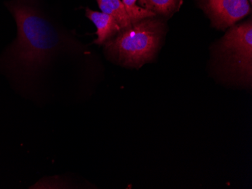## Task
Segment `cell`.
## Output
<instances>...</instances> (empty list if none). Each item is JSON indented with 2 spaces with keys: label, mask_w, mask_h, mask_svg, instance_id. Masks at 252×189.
I'll list each match as a JSON object with an SVG mask.
<instances>
[{
  "label": "cell",
  "mask_w": 252,
  "mask_h": 189,
  "mask_svg": "<svg viewBox=\"0 0 252 189\" xmlns=\"http://www.w3.org/2000/svg\"><path fill=\"white\" fill-rule=\"evenodd\" d=\"M5 5L18 28L16 39L2 56L5 68L28 81L45 76L64 58L74 39L45 0H10Z\"/></svg>",
  "instance_id": "6da1fadb"
},
{
  "label": "cell",
  "mask_w": 252,
  "mask_h": 189,
  "mask_svg": "<svg viewBox=\"0 0 252 189\" xmlns=\"http://www.w3.org/2000/svg\"><path fill=\"white\" fill-rule=\"evenodd\" d=\"M165 34L162 17L147 18L123 28L103 45L109 60L128 68H141L152 61Z\"/></svg>",
  "instance_id": "7a4b0ae2"
},
{
  "label": "cell",
  "mask_w": 252,
  "mask_h": 189,
  "mask_svg": "<svg viewBox=\"0 0 252 189\" xmlns=\"http://www.w3.org/2000/svg\"><path fill=\"white\" fill-rule=\"evenodd\" d=\"M217 57L240 82L251 85L252 79V21L233 25L219 41Z\"/></svg>",
  "instance_id": "3957f363"
},
{
  "label": "cell",
  "mask_w": 252,
  "mask_h": 189,
  "mask_svg": "<svg viewBox=\"0 0 252 189\" xmlns=\"http://www.w3.org/2000/svg\"><path fill=\"white\" fill-rule=\"evenodd\" d=\"M212 27L224 30L252 12L249 0H199Z\"/></svg>",
  "instance_id": "277c9868"
},
{
  "label": "cell",
  "mask_w": 252,
  "mask_h": 189,
  "mask_svg": "<svg viewBox=\"0 0 252 189\" xmlns=\"http://www.w3.org/2000/svg\"><path fill=\"white\" fill-rule=\"evenodd\" d=\"M86 15L97 28L96 34L97 38L94 41V43L98 46H103L121 30L117 20L109 14L96 12L86 8Z\"/></svg>",
  "instance_id": "5b68a950"
},
{
  "label": "cell",
  "mask_w": 252,
  "mask_h": 189,
  "mask_svg": "<svg viewBox=\"0 0 252 189\" xmlns=\"http://www.w3.org/2000/svg\"><path fill=\"white\" fill-rule=\"evenodd\" d=\"M140 5L150 10L157 16L170 18L178 12L183 0H137Z\"/></svg>",
  "instance_id": "8992f818"
},
{
  "label": "cell",
  "mask_w": 252,
  "mask_h": 189,
  "mask_svg": "<svg viewBox=\"0 0 252 189\" xmlns=\"http://www.w3.org/2000/svg\"><path fill=\"white\" fill-rule=\"evenodd\" d=\"M102 12L109 14L117 20L121 29L132 25L121 0H95Z\"/></svg>",
  "instance_id": "52a82bcc"
},
{
  "label": "cell",
  "mask_w": 252,
  "mask_h": 189,
  "mask_svg": "<svg viewBox=\"0 0 252 189\" xmlns=\"http://www.w3.org/2000/svg\"><path fill=\"white\" fill-rule=\"evenodd\" d=\"M137 0H122L126 12L128 13L131 23L134 24L137 21L145 19L151 17L157 16L155 13L150 10L146 9L143 7L136 5Z\"/></svg>",
  "instance_id": "ba28073f"
},
{
  "label": "cell",
  "mask_w": 252,
  "mask_h": 189,
  "mask_svg": "<svg viewBox=\"0 0 252 189\" xmlns=\"http://www.w3.org/2000/svg\"><path fill=\"white\" fill-rule=\"evenodd\" d=\"M249 2H250L251 5H252V0H249Z\"/></svg>",
  "instance_id": "9c48e42d"
}]
</instances>
